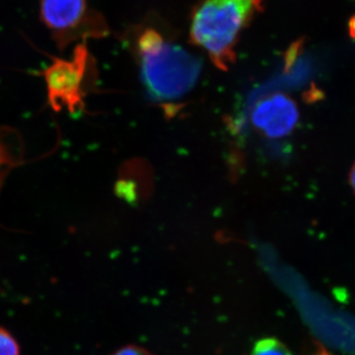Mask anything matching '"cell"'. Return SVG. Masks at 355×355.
<instances>
[{
	"instance_id": "6da1fadb",
	"label": "cell",
	"mask_w": 355,
	"mask_h": 355,
	"mask_svg": "<svg viewBox=\"0 0 355 355\" xmlns=\"http://www.w3.org/2000/svg\"><path fill=\"white\" fill-rule=\"evenodd\" d=\"M142 80L149 95L158 101H173L195 87L202 62L182 46L166 42L155 30L139 39Z\"/></svg>"
},
{
	"instance_id": "7a4b0ae2",
	"label": "cell",
	"mask_w": 355,
	"mask_h": 355,
	"mask_svg": "<svg viewBox=\"0 0 355 355\" xmlns=\"http://www.w3.org/2000/svg\"><path fill=\"white\" fill-rule=\"evenodd\" d=\"M263 0H202L191 17V39L205 49L214 64L225 69L235 58V46L243 30Z\"/></svg>"
},
{
	"instance_id": "3957f363",
	"label": "cell",
	"mask_w": 355,
	"mask_h": 355,
	"mask_svg": "<svg viewBox=\"0 0 355 355\" xmlns=\"http://www.w3.org/2000/svg\"><path fill=\"white\" fill-rule=\"evenodd\" d=\"M89 65L87 48L85 44H80L71 60L55 58L53 64L44 70L48 101L53 110L74 113L83 109Z\"/></svg>"
},
{
	"instance_id": "277c9868",
	"label": "cell",
	"mask_w": 355,
	"mask_h": 355,
	"mask_svg": "<svg viewBox=\"0 0 355 355\" xmlns=\"http://www.w3.org/2000/svg\"><path fill=\"white\" fill-rule=\"evenodd\" d=\"M41 19L60 50L77 39L101 37L106 33L101 16L89 12L86 0H42Z\"/></svg>"
},
{
	"instance_id": "5b68a950",
	"label": "cell",
	"mask_w": 355,
	"mask_h": 355,
	"mask_svg": "<svg viewBox=\"0 0 355 355\" xmlns=\"http://www.w3.org/2000/svg\"><path fill=\"white\" fill-rule=\"evenodd\" d=\"M299 121L297 105L288 95L275 93L265 96L254 105L252 123L268 139L286 137L293 132Z\"/></svg>"
},
{
	"instance_id": "8992f818",
	"label": "cell",
	"mask_w": 355,
	"mask_h": 355,
	"mask_svg": "<svg viewBox=\"0 0 355 355\" xmlns=\"http://www.w3.org/2000/svg\"><path fill=\"white\" fill-rule=\"evenodd\" d=\"M251 355H292L291 350L277 338H266L254 343Z\"/></svg>"
},
{
	"instance_id": "52a82bcc",
	"label": "cell",
	"mask_w": 355,
	"mask_h": 355,
	"mask_svg": "<svg viewBox=\"0 0 355 355\" xmlns=\"http://www.w3.org/2000/svg\"><path fill=\"white\" fill-rule=\"evenodd\" d=\"M0 355H20L17 340L2 327H0Z\"/></svg>"
},
{
	"instance_id": "ba28073f",
	"label": "cell",
	"mask_w": 355,
	"mask_h": 355,
	"mask_svg": "<svg viewBox=\"0 0 355 355\" xmlns=\"http://www.w3.org/2000/svg\"><path fill=\"white\" fill-rule=\"evenodd\" d=\"M304 38L298 39L297 41L293 42L286 51V57H284V62H286V69L289 70L295 64L299 55L302 53L304 49Z\"/></svg>"
},
{
	"instance_id": "9c48e42d",
	"label": "cell",
	"mask_w": 355,
	"mask_h": 355,
	"mask_svg": "<svg viewBox=\"0 0 355 355\" xmlns=\"http://www.w3.org/2000/svg\"><path fill=\"white\" fill-rule=\"evenodd\" d=\"M113 355H151L146 349L137 347H125L114 354Z\"/></svg>"
},
{
	"instance_id": "30bf717a",
	"label": "cell",
	"mask_w": 355,
	"mask_h": 355,
	"mask_svg": "<svg viewBox=\"0 0 355 355\" xmlns=\"http://www.w3.org/2000/svg\"><path fill=\"white\" fill-rule=\"evenodd\" d=\"M349 182L350 188H352V190L354 191L355 195V162L354 164L352 165V169H350L349 171Z\"/></svg>"
},
{
	"instance_id": "8fae6325",
	"label": "cell",
	"mask_w": 355,
	"mask_h": 355,
	"mask_svg": "<svg viewBox=\"0 0 355 355\" xmlns=\"http://www.w3.org/2000/svg\"><path fill=\"white\" fill-rule=\"evenodd\" d=\"M312 355H334L331 354L326 347H323V345H320V343H317L316 349L313 352Z\"/></svg>"
},
{
	"instance_id": "7c38bea8",
	"label": "cell",
	"mask_w": 355,
	"mask_h": 355,
	"mask_svg": "<svg viewBox=\"0 0 355 355\" xmlns=\"http://www.w3.org/2000/svg\"><path fill=\"white\" fill-rule=\"evenodd\" d=\"M349 34L350 38L355 41V14L349 21Z\"/></svg>"
}]
</instances>
